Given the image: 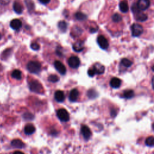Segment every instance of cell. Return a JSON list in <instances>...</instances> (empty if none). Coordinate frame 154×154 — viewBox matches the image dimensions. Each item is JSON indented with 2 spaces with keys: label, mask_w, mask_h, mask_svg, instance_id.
<instances>
[{
  "label": "cell",
  "mask_w": 154,
  "mask_h": 154,
  "mask_svg": "<svg viewBox=\"0 0 154 154\" xmlns=\"http://www.w3.org/2000/svg\"><path fill=\"white\" fill-rule=\"evenodd\" d=\"M69 66L73 69H77L80 65V60L78 57L72 56L68 60Z\"/></svg>",
  "instance_id": "obj_6"
},
{
  "label": "cell",
  "mask_w": 154,
  "mask_h": 154,
  "mask_svg": "<svg viewBox=\"0 0 154 154\" xmlns=\"http://www.w3.org/2000/svg\"><path fill=\"white\" fill-rule=\"evenodd\" d=\"M36 131V128L32 124H28L25 126L24 128V131H25L26 134L27 135H32Z\"/></svg>",
  "instance_id": "obj_19"
},
{
  "label": "cell",
  "mask_w": 154,
  "mask_h": 154,
  "mask_svg": "<svg viewBox=\"0 0 154 154\" xmlns=\"http://www.w3.org/2000/svg\"><path fill=\"white\" fill-rule=\"evenodd\" d=\"M13 10L17 14H21L23 12L24 7L20 2L16 1L13 3Z\"/></svg>",
  "instance_id": "obj_13"
},
{
  "label": "cell",
  "mask_w": 154,
  "mask_h": 154,
  "mask_svg": "<svg viewBox=\"0 0 154 154\" xmlns=\"http://www.w3.org/2000/svg\"><path fill=\"white\" fill-rule=\"evenodd\" d=\"M134 96V92L132 90H127L124 91L122 97L125 99H131Z\"/></svg>",
  "instance_id": "obj_21"
},
{
  "label": "cell",
  "mask_w": 154,
  "mask_h": 154,
  "mask_svg": "<svg viewBox=\"0 0 154 154\" xmlns=\"http://www.w3.org/2000/svg\"><path fill=\"white\" fill-rule=\"evenodd\" d=\"M13 154H24V153H22V152H20V151H16L13 153Z\"/></svg>",
  "instance_id": "obj_36"
},
{
  "label": "cell",
  "mask_w": 154,
  "mask_h": 154,
  "mask_svg": "<svg viewBox=\"0 0 154 154\" xmlns=\"http://www.w3.org/2000/svg\"><path fill=\"white\" fill-rule=\"evenodd\" d=\"M152 128H153V129L154 130V123L152 124Z\"/></svg>",
  "instance_id": "obj_39"
},
{
  "label": "cell",
  "mask_w": 154,
  "mask_h": 154,
  "mask_svg": "<svg viewBox=\"0 0 154 154\" xmlns=\"http://www.w3.org/2000/svg\"><path fill=\"white\" fill-rule=\"evenodd\" d=\"M121 85V80L118 78H113L110 81L111 87L114 89L119 88Z\"/></svg>",
  "instance_id": "obj_16"
},
{
  "label": "cell",
  "mask_w": 154,
  "mask_h": 154,
  "mask_svg": "<svg viewBox=\"0 0 154 154\" xmlns=\"http://www.w3.org/2000/svg\"><path fill=\"white\" fill-rule=\"evenodd\" d=\"M57 116L58 118L62 122H67L70 119L69 113L67 110L64 108H61L57 112Z\"/></svg>",
  "instance_id": "obj_3"
},
{
  "label": "cell",
  "mask_w": 154,
  "mask_h": 154,
  "mask_svg": "<svg viewBox=\"0 0 154 154\" xmlns=\"http://www.w3.org/2000/svg\"><path fill=\"white\" fill-rule=\"evenodd\" d=\"M54 98H55V100L59 102H63L65 99V95L64 92L61 90L57 91L55 93Z\"/></svg>",
  "instance_id": "obj_11"
},
{
  "label": "cell",
  "mask_w": 154,
  "mask_h": 154,
  "mask_svg": "<svg viewBox=\"0 0 154 154\" xmlns=\"http://www.w3.org/2000/svg\"><path fill=\"white\" fill-rule=\"evenodd\" d=\"M97 42L98 44L102 50H107L108 47V42L104 36H100L98 37L97 38Z\"/></svg>",
  "instance_id": "obj_5"
},
{
  "label": "cell",
  "mask_w": 154,
  "mask_h": 154,
  "mask_svg": "<svg viewBox=\"0 0 154 154\" xmlns=\"http://www.w3.org/2000/svg\"><path fill=\"white\" fill-rule=\"evenodd\" d=\"M79 96V91L77 89H72L69 93V100L71 102H75L77 100Z\"/></svg>",
  "instance_id": "obj_14"
},
{
  "label": "cell",
  "mask_w": 154,
  "mask_h": 154,
  "mask_svg": "<svg viewBox=\"0 0 154 154\" xmlns=\"http://www.w3.org/2000/svg\"><path fill=\"white\" fill-rule=\"evenodd\" d=\"M26 1V4L27 6V7L29 11H32L34 9V3L32 1V0H25Z\"/></svg>",
  "instance_id": "obj_28"
},
{
  "label": "cell",
  "mask_w": 154,
  "mask_h": 154,
  "mask_svg": "<svg viewBox=\"0 0 154 154\" xmlns=\"http://www.w3.org/2000/svg\"><path fill=\"white\" fill-rule=\"evenodd\" d=\"M10 27L12 29L17 30L22 27V22L18 19H15L10 22Z\"/></svg>",
  "instance_id": "obj_12"
},
{
  "label": "cell",
  "mask_w": 154,
  "mask_h": 154,
  "mask_svg": "<svg viewBox=\"0 0 154 154\" xmlns=\"http://www.w3.org/2000/svg\"><path fill=\"white\" fill-rule=\"evenodd\" d=\"M135 17L137 21L140 22H144L147 20V16L145 13L141 12L140 10L135 13Z\"/></svg>",
  "instance_id": "obj_10"
},
{
  "label": "cell",
  "mask_w": 154,
  "mask_h": 154,
  "mask_svg": "<svg viewBox=\"0 0 154 154\" xmlns=\"http://www.w3.org/2000/svg\"><path fill=\"white\" fill-rule=\"evenodd\" d=\"M152 87L154 89V77L152 78Z\"/></svg>",
  "instance_id": "obj_37"
},
{
  "label": "cell",
  "mask_w": 154,
  "mask_h": 154,
  "mask_svg": "<svg viewBox=\"0 0 154 154\" xmlns=\"http://www.w3.org/2000/svg\"><path fill=\"white\" fill-rule=\"evenodd\" d=\"M81 133L83 135L84 138L86 140H89L90 138L91 135V132L90 129H89V128L88 126H85V125H83L81 126Z\"/></svg>",
  "instance_id": "obj_9"
},
{
  "label": "cell",
  "mask_w": 154,
  "mask_h": 154,
  "mask_svg": "<svg viewBox=\"0 0 154 154\" xmlns=\"http://www.w3.org/2000/svg\"><path fill=\"white\" fill-rule=\"evenodd\" d=\"M11 53V49H7V50H5L3 53L2 54V56H1V59H6L7 58H8L10 54Z\"/></svg>",
  "instance_id": "obj_29"
},
{
  "label": "cell",
  "mask_w": 154,
  "mask_h": 154,
  "mask_svg": "<svg viewBox=\"0 0 154 154\" xmlns=\"http://www.w3.org/2000/svg\"><path fill=\"white\" fill-rule=\"evenodd\" d=\"M24 118L27 120H32L34 118V116L31 113H26L25 114H24Z\"/></svg>",
  "instance_id": "obj_33"
},
{
  "label": "cell",
  "mask_w": 154,
  "mask_h": 154,
  "mask_svg": "<svg viewBox=\"0 0 154 154\" xmlns=\"http://www.w3.org/2000/svg\"><path fill=\"white\" fill-rule=\"evenodd\" d=\"M87 95H88L89 98H90V99H94V98L97 97L98 93L95 90L90 89L87 92Z\"/></svg>",
  "instance_id": "obj_27"
},
{
  "label": "cell",
  "mask_w": 154,
  "mask_h": 154,
  "mask_svg": "<svg viewBox=\"0 0 154 154\" xmlns=\"http://www.w3.org/2000/svg\"><path fill=\"white\" fill-rule=\"evenodd\" d=\"M39 1L42 4H48L49 3H50L51 0H39Z\"/></svg>",
  "instance_id": "obj_35"
},
{
  "label": "cell",
  "mask_w": 154,
  "mask_h": 154,
  "mask_svg": "<svg viewBox=\"0 0 154 154\" xmlns=\"http://www.w3.org/2000/svg\"><path fill=\"white\" fill-rule=\"evenodd\" d=\"M48 81L52 83H56L59 81V78L56 75H51L48 77Z\"/></svg>",
  "instance_id": "obj_30"
},
{
  "label": "cell",
  "mask_w": 154,
  "mask_h": 154,
  "mask_svg": "<svg viewBox=\"0 0 154 154\" xmlns=\"http://www.w3.org/2000/svg\"><path fill=\"white\" fill-rule=\"evenodd\" d=\"M119 9H120V10L122 12H123V13H126L129 10L128 3L125 1H121L119 4Z\"/></svg>",
  "instance_id": "obj_20"
},
{
  "label": "cell",
  "mask_w": 154,
  "mask_h": 154,
  "mask_svg": "<svg viewBox=\"0 0 154 154\" xmlns=\"http://www.w3.org/2000/svg\"><path fill=\"white\" fill-rule=\"evenodd\" d=\"M145 143L147 146H154V137L150 136L146 139Z\"/></svg>",
  "instance_id": "obj_26"
},
{
  "label": "cell",
  "mask_w": 154,
  "mask_h": 154,
  "mask_svg": "<svg viewBox=\"0 0 154 154\" xmlns=\"http://www.w3.org/2000/svg\"><path fill=\"white\" fill-rule=\"evenodd\" d=\"M121 64L122 65H124L126 67H131V65H132V62L131 60H129V59L125 58V59H122Z\"/></svg>",
  "instance_id": "obj_25"
},
{
  "label": "cell",
  "mask_w": 154,
  "mask_h": 154,
  "mask_svg": "<svg viewBox=\"0 0 154 154\" xmlns=\"http://www.w3.org/2000/svg\"><path fill=\"white\" fill-rule=\"evenodd\" d=\"M112 20L115 22H119L122 21V16L118 13H116L112 16Z\"/></svg>",
  "instance_id": "obj_31"
},
{
  "label": "cell",
  "mask_w": 154,
  "mask_h": 154,
  "mask_svg": "<svg viewBox=\"0 0 154 154\" xmlns=\"http://www.w3.org/2000/svg\"><path fill=\"white\" fill-rule=\"evenodd\" d=\"M27 69L31 73H38L41 70V65L38 61H30L27 66Z\"/></svg>",
  "instance_id": "obj_2"
},
{
  "label": "cell",
  "mask_w": 154,
  "mask_h": 154,
  "mask_svg": "<svg viewBox=\"0 0 154 154\" xmlns=\"http://www.w3.org/2000/svg\"><path fill=\"white\" fill-rule=\"evenodd\" d=\"M93 69H94L95 73L96 74H102L105 71V67L101 65L100 63H96L93 67Z\"/></svg>",
  "instance_id": "obj_15"
},
{
  "label": "cell",
  "mask_w": 154,
  "mask_h": 154,
  "mask_svg": "<svg viewBox=\"0 0 154 154\" xmlns=\"http://www.w3.org/2000/svg\"><path fill=\"white\" fill-rule=\"evenodd\" d=\"M11 77L17 80H20L22 78V73L20 70L15 69L11 73Z\"/></svg>",
  "instance_id": "obj_22"
},
{
  "label": "cell",
  "mask_w": 154,
  "mask_h": 154,
  "mask_svg": "<svg viewBox=\"0 0 154 154\" xmlns=\"http://www.w3.org/2000/svg\"><path fill=\"white\" fill-rule=\"evenodd\" d=\"M75 18L78 21H84L87 18V15L82 12H77L75 14Z\"/></svg>",
  "instance_id": "obj_24"
},
{
  "label": "cell",
  "mask_w": 154,
  "mask_h": 154,
  "mask_svg": "<svg viewBox=\"0 0 154 154\" xmlns=\"http://www.w3.org/2000/svg\"><path fill=\"white\" fill-rule=\"evenodd\" d=\"M31 48L34 51H38L40 49V46L38 43H33L31 45Z\"/></svg>",
  "instance_id": "obj_32"
},
{
  "label": "cell",
  "mask_w": 154,
  "mask_h": 154,
  "mask_svg": "<svg viewBox=\"0 0 154 154\" xmlns=\"http://www.w3.org/2000/svg\"><path fill=\"white\" fill-rule=\"evenodd\" d=\"M11 145L13 146L15 148L22 149L25 147V144L20 139H15L11 141Z\"/></svg>",
  "instance_id": "obj_17"
},
{
  "label": "cell",
  "mask_w": 154,
  "mask_h": 154,
  "mask_svg": "<svg viewBox=\"0 0 154 154\" xmlns=\"http://www.w3.org/2000/svg\"><path fill=\"white\" fill-rule=\"evenodd\" d=\"M54 67L57 71L60 73L61 75H64L66 73V69L65 65L60 62V61H55L54 62Z\"/></svg>",
  "instance_id": "obj_7"
},
{
  "label": "cell",
  "mask_w": 154,
  "mask_h": 154,
  "mask_svg": "<svg viewBox=\"0 0 154 154\" xmlns=\"http://www.w3.org/2000/svg\"><path fill=\"white\" fill-rule=\"evenodd\" d=\"M149 0H139L137 3V7L140 10H145L149 7Z\"/></svg>",
  "instance_id": "obj_8"
},
{
  "label": "cell",
  "mask_w": 154,
  "mask_h": 154,
  "mask_svg": "<svg viewBox=\"0 0 154 154\" xmlns=\"http://www.w3.org/2000/svg\"><path fill=\"white\" fill-rule=\"evenodd\" d=\"M152 71L154 72V65H153V66L152 67Z\"/></svg>",
  "instance_id": "obj_38"
},
{
  "label": "cell",
  "mask_w": 154,
  "mask_h": 154,
  "mask_svg": "<svg viewBox=\"0 0 154 154\" xmlns=\"http://www.w3.org/2000/svg\"><path fill=\"white\" fill-rule=\"evenodd\" d=\"M58 27H59V28L60 29L61 32H66V31L67 30V23L64 21H60V22H59V23L58 24Z\"/></svg>",
  "instance_id": "obj_23"
},
{
  "label": "cell",
  "mask_w": 154,
  "mask_h": 154,
  "mask_svg": "<svg viewBox=\"0 0 154 154\" xmlns=\"http://www.w3.org/2000/svg\"><path fill=\"white\" fill-rule=\"evenodd\" d=\"M95 74H96V73H95V71H94V69L93 68H90V69H89V71H88V75H89V77H92L95 76Z\"/></svg>",
  "instance_id": "obj_34"
},
{
  "label": "cell",
  "mask_w": 154,
  "mask_h": 154,
  "mask_svg": "<svg viewBox=\"0 0 154 154\" xmlns=\"http://www.w3.org/2000/svg\"><path fill=\"white\" fill-rule=\"evenodd\" d=\"M73 50L76 52H81L84 50V43L78 41L73 45Z\"/></svg>",
  "instance_id": "obj_18"
},
{
  "label": "cell",
  "mask_w": 154,
  "mask_h": 154,
  "mask_svg": "<svg viewBox=\"0 0 154 154\" xmlns=\"http://www.w3.org/2000/svg\"><path fill=\"white\" fill-rule=\"evenodd\" d=\"M1 38H2V36H1V34H0V40H1Z\"/></svg>",
  "instance_id": "obj_40"
},
{
  "label": "cell",
  "mask_w": 154,
  "mask_h": 154,
  "mask_svg": "<svg viewBox=\"0 0 154 154\" xmlns=\"http://www.w3.org/2000/svg\"><path fill=\"white\" fill-rule=\"evenodd\" d=\"M29 88L30 90L38 93H42L44 91V88L42 87V85L36 79H31L29 81Z\"/></svg>",
  "instance_id": "obj_1"
},
{
  "label": "cell",
  "mask_w": 154,
  "mask_h": 154,
  "mask_svg": "<svg viewBox=\"0 0 154 154\" xmlns=\"http://www.w3.org/2000/svg\"><path fill=\"white\" fill-rule=\"evenodd\" d=\"M132 35L134 37H139L143 32V28L138 24H134L131 26Z\"/></svg>",
  "instance_id": "obj_4"
}]
</instances>
